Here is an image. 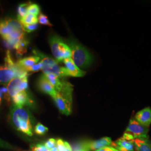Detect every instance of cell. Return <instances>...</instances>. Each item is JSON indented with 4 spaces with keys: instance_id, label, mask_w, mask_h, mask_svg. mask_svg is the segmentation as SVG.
<instances>
[{
    "instance_id": "cell-1",
    "label": "cell",
    "mask_w": 151,
    "mask_h": 151,
    "mask_svg": "<svg viewBox=\"0 0 151 151\" xmlns=\"http://www.w3.org/2000/svg\"><path fill=\"white\" fill-rule=\"evenodd\" d=\"M0 35L12 48L25 39V32L22 24L18 20L10 17L0 19Z\"/></svg>"
},
{
    "instance_id": "cell-2",
    "label": "cell",
    "mask_w": 151,
    "mask_h": 151,
    "mask_svg": "<svg viewBox=\"0 0 151 151\" xmlns=\"http://www.w3.org/2000/svg\"><path fill=\"white\" fill-rule=\"evenodd\" d=\"M10 120L11 124L18 131L28 136H32V117L27 109L12 105L10 112Z\"/></svg>"
},
{
    "instance_id": "cell-3",
    "label": "cell",
    "mask_w": 151,
    "mask_h": 151,
    "mask_svg": "<svg viewBox=\"0 0 151 151\" xmlns=\"http://www.w3.org/2000/svg\"><path fill=\"white\" fill-rule=\"evenodd\" d=\"M27 76L28 72L14 62L8 50L5 58V65H0V85L7 86L15 78Z\"/></svg>"
},
{
    "instance_id": "cell-4",
    "label": "cell",
    "mask_w": 151,
    "mask_h": 151,
    "mask_svg": "<svg viewBox=\"0 0 151 151\" xmlns=\"http://www.w3.org/2000/svg\"><path fill=\"white\" fill-rule=\"evenodd\" d=\"M67 44L72 52L71 59L79 68L90 67L93 62L91 53L81 44L75 40H68Z\"/></svg>"
},
{
    "instance_id": "cell-5",
    "label": "cell",
    "mask_w": 151,
    "mask_h": 151,
    "mask_svg": "<svg viewBox=\"0 0 151 151\" xmlns=\"http://www.w3.org/2000/svg\"><path fill=\"white\" fill-rule=\"evenodd\" d=\"M32 53L40 58L42 63V70L44 75H53L57 77L64 79L69 74L65 67L60 66L58 62L50 57L42 53L37 50H34Z\"/></svg>"
},
{
    "instance_id": "cell-6",
    "label": "cell",
    "mask_w": 151,
    "mask_h": 151,
    "mask_svg": "<svg viewBox=\"0 0 151 151\" xmlns=\"http://www.w3.org/2000/svg\"><path fill=\"white\" fill-rule=\"evenodd\" d=\"M52 53L57 62H62L67 58H70L72 52L67 44L57 35H53L49 40Z\"/></svg>"
},
{
    "instance_id": "cell-7",
    "label": "cell",
    "mask_w": 151,
    "mask_h": 151,
    "mask_svg": "<svg viewBox=\"0 0 151 151\" xmlns=\"http://www.w3.org/2000/svg\"><path fill=\"white\" fill-rule=\"evenodd\" d=\"M73 89L57 92L53 97L56 106L60 113L70 115L72 108V93Z\"/></svg>"
},
{
    "instance_id": "cell-8",
    "label": "cell",
    "mask_w": 151,
    "mask_h": 151,
    "mask_svg": "<svg viewBox=\"0 0 151 151\" xmlns=\"http://www.w3.org/2000/svg\"><path fill=\"white\" fill-rule=\"evenodd\" d=\"M148 128L142 125L134 118L130 120L125 132L133 135L134 139H149Z\"/></svg>"
},
{
    "instance_id": "cell-9",
    "label": "cell",
    "mask_w": 151,
    "mask_h": 151,
    "mask_svg": "<svg viewBox=\"0 0 151 151\" xmlns=\"http://www.w3.org/2000/svg\"><path fill=\"white\" fill-rule=\"evenodd\" d=\"M6 87L11 98L21 92L27 91L28 88L27 77L15 78L7 85Z\"/></svg>"
},
{
    "instance_id": "cell-10",
    "label": "cell",
    "mask_w": 151,
    "mask_h": 151,
    "mask_svg": "<svg viewBox=\"0 0 151 151\" xmlns=\"http://www.w3.org/2000/svg\"><path fill=\"white\" fill-rule=\"evenodd\" d=\"M113 141L110 137H105L97 140H84L88 151H96L105 147L112 146Z\"/></svg>"
},
{
    "instance_id": "cell-11",
    "label": "cell",
    "mask_w": 151,
    "mask_h": 151,
    "mask_svg": "<svg viewBox=\"0 0 151 151\" xmlns=\"http://www.w3.org/2000/svg\"><path fill=\"white\" fill-rule=\"evenodd\" d=\"M11 100L14 105L19 107H24L26 105L32 106L34 105V101L27 90L17 93L15 96L11 98Z\"/></svg>"
},
{
    "instance_id": "cell-12",
    "label": "cell",
    "mask_w": 151,
    "mask_h": 151,
    "mask_svg": "<svg viewBox=\"0 0 151 151\" xmlns=\"http://www.w3.org/2000/svg\"><path fill=\"white\" fill-rule=\"evenodd\" d=\"M37 86L38 89L40 91L48 94L52 98L57 93V92L54 89V87L52 86V85L50 83V82L49 81L44 74L40 76L39 77L37 82Z\"/></svg>"
},
{
    "instance_id": "cell-13",
    "label": "cell",
    "mask_w": 151,
    "mask_h": 151,
    "mask_svg": "<svg viewBox=\"0 0 151 151\" xmlns=\"http://www.w3.org/2000/svg\"><path fill=\"white\" fill-rule=\"evenodd\" d=\"M63 62L65 64V68L69 74V76L81 77L85 75L86 72L80 70V68L75 64L71 58L65 59Z\"/></svg>"
},
{
    "instance_id": "cell-14",
    "label": "cell",
    "mask_w": 151,
    "mask_h": 151,
    "mask_svg": "<svg viewBox=\"0 0 151 151\" xmlns=\"http://www.w3.org/2000/svg\"><path fill=\"white\" fill-rule=\"evenodd\" d=\"M134 119L142 125L149 128L151 124V108H145L137 113Z\"/></svg>"
},
{
    "instance_id": "cell-15",
    "label": "cell",
    "mask_w": 151,
    "mask_h": 151,
    "mask_svg": "<svg viewBox=\"0 0 151 151\" xmlns=\"http://www.w3.org/2000/svg\"><path fill=\"white\" fill-rule=\"evenodd\" d=\"M119 151H134V141L125 140L122 138H119L115 142H113L112 146Z\"/></svg>"
},
{
    "instance_id": "cell-16",
    "label": "cell",
    "mask_w": 151,
    "mask_h": 151,
    "mask_svg": "<svg viewBox=\"0 0 151 151\" xmlns=\"http://www.w3.org/2000/svg\"><path fill=\"white\" fill-rule=\"evenodd\" d=\"M40 61V57L34 55L32 56L20 59L16 62V63L22 68L25 69L26 68L31 67L33 65L38 63Z\"/></svg>"
},
{
    "instance_id": "cell-17",
    "label": "cell",
    "mask_w": 151,
    "mask_h": 151,
    "mask_svg": "<svg viewBox=\"0 0 151 151\" xmlns=\"http://www.w3.org/2000/svg\"><path fill=\"white\" fill-rule=\"evenodd\" d=\"M134 142L138 151H151V141L149 139H135Z\"/></svg>"
},
{
    "instance_id": "cell-18",
    "label": "cell",
    "mask_w": 151,
    "mask_h": 151,
    "mask_svg": "<svg viewBox=\"0 0 151 151\" xmlns=\"http://www.w3.org/2000/svg\"><path fill=\"white\" fill-rule=\"evenodd\" d=\"M27 44L28 42L25 39L15 45L14 49H16V55L18 58H20L23 54L26 53Z\"/></svg>"
},
{
    "instance_id": "cell-19",
    "label": "cell",
    "mask_w": 151,
    "mask_h": 151,
    "mask_svg": "<svg viewBox=\"0 0 151 151\" xmlns=\"http://www.w3.org/2000/svg\"><path fill=\"white\" fill-rule=\"evenodd\" d=\"M18 20L22 24V25H28L38 23V19L37 16L28 14L26 16Z\"/></svg>"
},
{
    "instance_id": "cell-20",
    "label": "cell",
    "mask_w": 151,
    "mask_h": 151,
    "mask_svg": "<svg viewBox=\"0 0 151 151\" xmlns=\"http://www.w3.org/2000/svg\"><path fill=\"white\" fill-rule=\"evenodd\" d=\"M11 100V97L9 94L7 87H0V106L4 101L7 103H10Z\"/></svg>"
},
{
    "instance_id": "cell-21",
    "label": "cell",
    "mask_w": 151,
    "mask_h": 151,
    "mask_svg": "<svg viewBox=\"0 0 151 151\" xmlns=\"http://www.w3.org/2000/svg\"><path fill=\"white\" fill-rule=\"evenodd\" d=\"M30 3L27 4H22L19 5L17 9V19L19 20L22 18L23 17L26 16L28 14L27 12V7Z\"/></svg>"
},
{
    "instance_id": "cell-22",
    "label": "cell",
    "mask_w": 151,
    "mask_h": 151,
    "mask_svg": "<svg viewBox=\"0 0 151 151\" xmlns=\"http://www.w3.org/2000/svg\"><path fill=\"white\" fill-rule=\"evenodd\" d=\"M27 12L28 14H30L37 16L39 14H40V8L37 4L30 3L27 7Z\"/></svg>"
},
{
    "instance_id": "cell-23",
    "label": "cell",
    "mask_w": 151,
    "mask_h": 151,
    "mask_svg": "<svg viewBox=\"0 0 151 151\" xmlns=\"http://www.w3.org/2000/svg\"><path fill=\"white\" fill-rule=\"evenodd\" d=\"M72 151H88L84 143V140H79L71 146Z\"/></svg>"
},
{
    "instance_id": "cell-24",
    "label": "cell",
    "mask_w": 151,
    "mask_h": 151,
    "mask_svg": "<svg viewBox=\"0 0 151 151\" xmlns=\"http://www.w3.org/2000/svg\"><path fill=\"white\" fill-rule=\"evenodd\" d=\"M48 128L40 123H39L37 124L34 128L35 133L38 135H44L48 132Z\"/></svg>"
},
{
    "instance_id": "cell-25",
    "label": "cell",
    "mask_w": 151,
    "mask_h": 151,
    "mask_svg": "<svg viewBox=\"0 0 151 151\" xmlns=\"http://www.w3.org/2000/svg\"><path fill=\"white\" fill-rule=\"evenodd\" d=\"M38 19V22H39V24L49 27H52V24L49 22L47 15H44L43 14H40Z\"/></svg>"
},
{
    "instance_id": "cell-26",
    "label": "cell",
    "mask_w": 151,
    "mask_h": 151,
    "mask_svg": "<svg viewBox=\"0 0 151 151\" xmlns=\"http://www.w3.org/2000/svg\"><path fill=\"white\" fill-rule=\"evenodd\" d=\"M44 146L48 150H52L55 147H56V140L53 138H50L47 140L44 143Z\"/></svg>"
},
{
    "instance_id": "cell-27",
    "label": "cell",
    "mask_w": 151,
    "mask_h": 151,
    "mask_svg": "<svg viewBox=\"0 0 151 151\" xmlns=\"http://www.w3.org/2000/svg\"><path fill=\"white\" fill-rule=\"evenodd\" d=\"M24 70H27V72H38L39 70H42V63L40 61L38 63L33 65L31 66V67L26 68Z\"/></svg>"
},
{
    "instance_id": "cell-28",
    "label": "cell",
    "mask_w": 151,
    "mask_h": 151,
    "mask_svg": "<svg viewBox=\"0 0 151 151\" xmlns=\"http://www.w3.org/2000/svg\"><path fill=\"white\" fill-rule=\"evenodd\" d=\"M31 149L32 151H50L45 147L44 143H39L32 145L31 147Z\"/></svg>"
},
{
    "instance_id": "cell-29",
    "label": "cell",
    "mask_w": 151,
    "mask_h": 151,
    "mask_svg": "<svg viewBox=\"0 0 151 151\" xmlns=\"http://www.w3.org/2000/svg\"><path fill=\"white\" fill-rule=\"evenodd\" d=\"M23 29L24 32H31L35 30L38 27V23L34 24L32 25H22Z\"/></svg>"
},
{
    "instance_id": "cell-30",
    "label": "cell",
    "mask_w": 151,
    "mask_h": 151,
    "mask_svg": "<svg viewBox=\"0 0 151 151\" xmlns=\"http://www.w3.org/2000/svg\"><path fill=\"white\" fill-rule=\"evenodd\" d=\"M0 148H5V149H7V150H15L16 148H15L14 146H12L9 143L6 142L4 140H2L0 139Z\"/></svg>"
},
{
    "instance_id": "cell-31",
    "label": "cell",
    "mask_w": 151,
    "mask_h": 151,
    "mask_svg": "<svg viewBox=\"0 0 151 151\" xmlns=\"http://www.w3.org/2000/svg\"><path fill=\"white\" fill-rule=\"evenodd\" d=\"M121 138L125 139V140H129V141H134L135 139L133 135L130 134V133H125V132H124L123 135Z\"/></svg>"
},
{
    "instance_id": "cell-32",
    "label": "cell",
    "mask_w": 151,
    "mask_h": 151,
    "mask_svg": "<svg viewBox=\"0 0 151 151\" xmlns=\"http://www.w3.org/2000/svg\"><path fill=\"white\" fill-rule=\"evenodd\" d=\"M96 151H113V147H111V146L105 147Z\"/></svg>"
},
{
    "instance_id": "cell-33",
    "label": "cell",
    "mask_w": 151,
    "mask_h": 151,
    "mask_svg": "<svg viewBox=\"0 0 151 151\" xmlns=\"http://www.w3.org/2000/svg\"><path fill=\"white\" fill-rule=\"evenodd\" d=\"M113 151H119L118 150H116V149H115V148H114L113 147Z\"/></svg>"
}]
</instances>
